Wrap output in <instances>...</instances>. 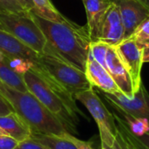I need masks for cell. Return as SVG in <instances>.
Listing matches in <instances>:
<instances>
[{"label":"cell","mask_w":149,"mask_h":149,"mask_svg":"<svg viewBox=\"0 0 149 149\" xmlns=\"http://www.w3.org/2000/svg\"><path fill=\"white\" fill-rule=\"evenodd\" d=\"M83 3L87 18L86 27L92 42L99 41L103 23L113 3L111 0H85Z\"/></svg>","instance_id":"8fae6325"},{"label":"cell","mask_w":149,"mask_h":149,"mask_svg":"<svg viewBox=\"0 0 149 149\" xmlns=\"http://www.w3.org/2000/svg\"><path fill=\"white\" fill-rule=\"evenodd\" d=\"M11 112H14L13 107L7 101V100L2 94H0V116L7 115Z\"/></svg>","instance_id":"4316f807"},{"label":"cell","mask_w":149,"mask_h":149,"mask_svg":"<svg viewBox=\"0 0 149 149\" xmlns=\"http://www.w3.org/2000/svg\"><path fill=\"white\" fill-rule=\"evenodd\" d=\"M74 99L81 102L94 119L100 132L101 144L114 148L116 141V124L112 114L100 97L94 92L93 87L77 93Z\"/></svg>","instance_id":"8992f818"},{"label":"cell","mask_w":149,"mask_h":149,"mask_svg":"<svg viewBox=\"0 0 149 149\" xmlns=\"http://www.w3.org/2000/svg\"><path fill=\"white\" fill-rule=\"evenodd\" d=\"M0 94L27 122L31 133L56 135L69 133L62 122L29 91L26 93L17 91L0 80Z\"/></svg>","instance_id":"7a4b0ae2"},{"label":"cell","mask_w":149,"mask_h":149,"mask_svg":"<svg viewBox=\"0 0 149 149\" xmlns=\"http://www.w3.org/2000/svg\"><path fill=\"white\" fill-rule=\"evenodd\" d=\"M69 141H71L78 149H94L92 147V143L88 142V141H81L78 138H76L75 136L72 135L70 133H66L64 134Z\"/></svg>","instance_id":"d4e9b609"},{"label":"cell","mask_w":149,"mask_h":149,"mask_svg":"<svg viewBox=\"0 0 149 149\" xmlns=\"http://www.w3.org/2000/svg\"><path fill=\"white\" fill-rule=\"evenodd\" d=\"M5 59L9 67L13 72H15L16 73L21 76H23L28 71L31 70L34 66V64L31 61L23 58L5 56Z\"/></svg>","instance_id":"d6986e66"},{"label":"cell","mask_w":149,"mask_h":149,"mask_svg":"<svg viewBox=\"0 0 149 149\" xmlns=\"http://www.w3.org/2000/svg\"><path fill=\"white\" fill-rule=\"evenodd\" d=\"M31 138L47 149H78L65 135L31 133Z\"/></svg>","instance_id":"e0dca14e"},{"label":"cell","mask_w":149,"mask_h":149,"mask_svg":"<svg viewBox=\"0 0 149 149\" xmlns=\"http://www.w3.org/2000/svg\"><path fill=\"white\" fill-rule=\"evenodd\" d=\"M138 138H139L140 141L142 143V145L147 149H149V131L147 134H145L144 135L138 137Z\"/></svg>","instance_id":"f1b7e54d"},{"label":"cell","mask_w":149,"mask_h":149,"mask_svg":"<svg viewBox=\"0 0 149 149\" xmlns=\"http://www.w3.org/2000/svg\"><path fill=\"white\" fill-rule=\"evenodd\" d=\"M106 68L121 93L127 98L132 99L134 95L133 81L114 46H110L108 49L106 58Z\"/></svg>","instance_id":"30bf717a"},{"label":"cell","mask_w":149,"mask_h":149,"mask_svg":"<svg viewBox=\"0 0 149 149\" xmlns=\"http://www.w3.org/2000/svg\"><path fill=\"white\" fill-rule=\"evenodd\" d=\"M124 39L125 28L120 13L117 5L113 3L107 13L99 41L104 42L109 46H115Z\"/></svg>","instance_id":"7c38bea8"},{"label":"cell","mask_w":149,"mask_h":149,"mask_svg":"<svg viewBox=\"0 0 149 149\" xmlns=\"http://www.w3.org/2000/svg\"><path fill=\"white\" fill-rule=\"evenodd\" d=\"M0 24L3 30L31 49L38 54L43 53L47 41L30 11L0 12Z\"/></svg>","instance_id":"5b68a950"},{"label":"cell","mask_w":149,"mask_h":149,"mask_svg":"<svg viewBox=\"0 0 149 149\" xmlns=\"http://www.w3.org/2000/svg\"><path fill=\"white\" fill-rule=\"evenodd\" d=\"M109 45L101 41L92 42L90 45V51L89 53L91 56L102 66L106 68V58L107 53L109 49ZM107 69V68H106Z\"/></svg>","instance_id":"44dd1931"},{"label":"cell","mask_w":149,"mask_h":149,"mask_svg":"<svg viewBox=\"0 0 149 149\" xmlns=\"http://www.w3.org/2000/svg\"><path fill=\"white\" fill-rule=\"evenodd\" d=\"M0 127L18 142L30 138L31 135L30 126L15 111L7 115L0 116Z\"/></svg>","instance_id":"9a60e30c"},{"label":"cell","mask_w":149,"mask_h":149,"mask_svg":"<svg viewBox=\"0 0 149 149\" xmlns=\"http://www.w3.org/2000/svg\"><path fill=\"white\" fill-rule=\"evenodd\" d=\"M139 2H141L148 10H149V0H138Z\"/></svg>","instance_id":"1f68e13d"},{"label":"cell","mask_w":149,"mask_h":149,"mask_svg":"<svg viewBox=\"0 0 149 149\" xmlns=\"http://www.w3.org/2000/svg\"><path fill=\"white\" fill-rule=\"evenodd\" d=\"M16 1L22 5V7L27 11L31 12L34 9V4L31 0H16Z\"/></svg>","instance_id":"83f0119b"},{"label":"cell","mask_w":149,"mask_h":149,"mask_svg":"<svg viewBox=\"0 0 149 149\" xmlns=\"http://www.w3.org/2000/svg\"><path fill=\"white\" fill-rule=\"evenodd\" d=\"M104 97L123 117L145 118L149 120V94L143 84L132 99L127 98L122 93H104Z\"/></svg>","instance_id":"52a82bcc"},{"label":"cell","mask_w":149,"mask_h":149,"mask_svg":"<svg viewBox=\"0 0 149 149\" xmlns=\"http://www.w3.org/2000/svg\"><path fill=\"white\" fill-rule=\"evenodd\" d=\"M31 13L46 38L45 48L85 72L92 43L86 25H79L70 19L51 21Z\"/></svg>","instance_id":"6da1fadb"},{"label":"cell","mask_w":149,"mask_h":149,"mask_svg":"<svg viewBox=\"0 0 149 149\" xmlns=\"http://www.w3.org/2000/svg\"><path fill=\"white\" fill-rule=\"evenodd\" d=\"M120 10L125 28V39L129 38L137 27L148 17L149 10L138 0H111Z\"/></svg>","instance_id":"9c48e42d"},{"label":"cell","mask_w":149,"mask_h":149,"mask_svg":"<svg viewBox=\"0 0 149 149\" xmlns=\"http://www.w3.org/2000/svg\"><path fill=\"white\" fill-rule=\"evenodd\" d=\"M130 38L134 39L137 44H140L149 38V17L145 19L137 27V29Z\"/></svg>","instance_id":"7402d4cb"},{"label":"cell","mask_w":149,"mask_h":149,"mask_svg":"<svg viewBox=\"0 0 149 149\" xmlns=\"http://www.w3.org/2000/svg\"><path fill=\"white\" fill-rule=\"evenodd\" d=\"M85 72L88 81L93 86H96L107 93H121L108 71L99 64L90 53L86 61Z\"/></svg>","instance_id":"4fadbf2b"},{"label":"cell","mask_w":149,"mask_h":149,"mask_svg":"<svg viewBox=\"0 0 149 149\" xmlns=\"http://www.w3.org/2000/svg\"><path fill=\"white\" fill-rule=\"evenodd\" d=\"M0 80H1V79H0Z\"/></svg>","instance_id":"8d00e7d4"},{"label":"cell","mask_w":149,"mask_h":149,"mask_svg":"<svg viewBox=\"0 0 149 149\" xmlns=\"http://www.w3.org/2000/svg\"><path fill=\"white\" fill-rule=\"evenodd\" d=\"M34 9L31 11L37 16L55 22H64L68 18L62 15L53 5L51 0H31Z\"/></svg>","instance_id":"ac0fdd59"},{"label":"cell","mask_w":149,"mask_h":149,"mask_svg":"<svg viewBox=\"0 0 149 149\" xmlns=\"http://www.w3.org/2000/svg\"><path fill=\"white\" fill-rule=\"evenodd\" d=\"M101 149H116V148H107V147H106V146L102 145V147H101Z\"/></svg>","instance_id":"836d02e7"},{"label":"cell","mask_w":149,"mask_h":149,"mask_svg":"<svg viewBox=\"0 0 149 149\" xmlns=\"http://www.w3.org/2000/svg\"><path fill=\"white\" fill-rule=\"evenodd\" d=\"M23 79L28 91L62 122L66 130L69 133L75 132L79 121L78 113L81 112L74 97L52 87L31 70L25 72Z\"/></svg>","instance_id":"3957f363"},{"label":"cell","mask_w":149,"mask_h":149,"mask_svg":"<svg viewBox=\"0 0 149 149\" xmlns=\"http://www.w3.org/2000/svg\"><path fill=\"white\" fill-rule=\"evenodd\" d=\"M0 53L8 57H18L37 65L38 53L22 43L8 31L0 29Z\"/></svg>","instance_id":"5bb4252c"},{"label":"cell","mask_w":149,"mask_h":149,"mask_svg":"<svg viewBox=\"0 0 149 149\" xmlns=\"http://www.w3.org/2000/svg\"><path fill=\"white\" fill-rule=\"evenodd\" d=\"M2 135H8V134H7V133L3 128L0 127V136H2Z\"/></svg>","instance_id":"d6a6232c"},{"label":"cell","mask_w":149,"mask_h":149,"mask_svg":"<svg viewBox=\"0 0 149 149\" xmlns=\"http://www.w3.org/2000/svg\"><path fill=\"white\" fill-rule=\"evenodd\" d=\"M18 141L9 135L0 136V149H14Z\"/></svg>","instance_id":"484cf974"},{"label":"cell","mask_w":149,"mask_h":149,"mask_svg":"<svg viewBox=\"0 0 149 149\" xmlns=\"http://www.w3.org/2000/svg\"><path fill=\"white\" fill-rule=\"evenodd\" d=\"M142 55H143V62L144 63H148L149 62V45L143 48L142 51Z\"/></svg>","instance_id":"f546056e"},{"label":"cell","mask_w":149,"mask_h":149,"mask_svg":"<svg viewBox=\"0 0 149 149\" xmlns=\"http://www.w3.org/2000/svg\"><path fill=\"white\" fill-rule=\"evenodd\" d=\"M25 10L16 0H0V12H23Z\"/></svg>","instance_id":"603a6c76"},{"label":"cell","mask_w":149,"mask_h":149,"mask_svg":"<svg viewBox=\"0 0 149 149\" xmlns=\"http://www.w3.org/2000/svg\"><path fill=\"white\" fill-rule=\"evenodd\" d=\"M0 79L11 88L23 93L28 92L23 76L16 73L9 67L5 56L2 53H0Z\"/></svg>","instance_id":"2e32d148"},{"label":"cell","mask_w":149,"mask_h":149,"mask_svg":"<svg viewBox=\"0 0 149 149\" xmlns=\"http://www.w3.org/2000/svg\"><path fill=\"white\" fill-rule=\"evenodd\" d=\"M34 66L42 68L73 97L77 93L93 87L88 81L85 72L66 62L47 48H45L43 53L38 55V63Z\"/></svg>","instance_id":"277c9868"},{"label":"cell","mask_w":149,"mask_h":149,"mask_svg":"<svg viewBox=\"0 0 149 149\" xmlns=\"http://www.w3.org/2000/svg\"><path fill=\"white\" fill-rule=\"evenodd\" d=\"M114 47L122 63L131 76L135 93L139 91L142 84L141 69L144 64L142 55L143 49L140 47L135 40L132 38L124 39Z\"/></svg>","instance_id":"ba28073f"},{"label":"cell","mask_w":149,"mask_h":149,"mask_svg":"<svg viewBox=\"0 0 149 149\" xmlns=\"http://www.w3.org/2000/svg\"><path fill=\"white\" fill-rule=\"evenodd\" d=\"M81 1H82V2H84V1H85V0H81Z\"/></svg>","instance_id":"d590c367"},{"label":"cell","mask_w":149,"mask_h":149,"mask_svg":"<svg viewBox=\"0 0 149 149\" xmlns=\"http://www.w3.org/2000/svg\"><path fill=\"white\" fill-rule=\"evenodd\" d=\"M130 131L136 135L141 137L149 131V120L145 118H131L124 117Z\"/></svg>","instance_id":"ffe728a7"},{"label":"cell","mask_w":149,"mask_h":149,"mask_svg":"<svg viewBox=\"0 0 149 149\" xmlns=\"http://www.w3.org/2000/svg\"><path fill=\"white\" fill-rule=\"evenodd\" d=\"M14 149H47L45 148L43 145H41L40 143H38V141H34L33 139H31V137L18 142V144L16 146V148Z\"/></svg>","instance_id":"cb8c5ba5"},{"label":"cell","mask_w":149,"mask_h":149,"mask_svg":"<svg viewBox=\"0 0 149 149\" xmlns=\"http://www.w3.org/2000/svg\"><path fill=\"white\" fill-rule=\"evenodd\" d=\"M0 29H2V26H1V24H0Z\"/></svg>","instance_id":"e575fe53"},{"label":"cell","mask_w":149,"mask_h":149,"mask_svg":"<svg viewBox=\"0 0 149 149\" xmlns=\"http://www.w3.org/2000/svg\"><path fill=\"white\" fill-rule=\"evenodd\" d=\"M138 45H139L140 47H141L142 49H143L144 47H146V46H148L149 45V38L146 39V40H144L143 42H141V43H140V44H138Z\"/></svg>","instance_id":"4dcf8cb0"}]
</instances>
